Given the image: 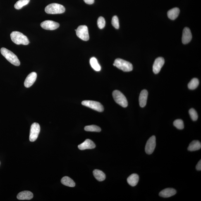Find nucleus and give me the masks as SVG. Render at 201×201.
Here are the masks:
<instances>
[{
  "instance_id": "obj_1",
  "label": "nucleus",
  "mask_w": 201,
  "mask_h": 201,
  "mask_svg": "<svg viewBox=\"0 0 201 201\" xmlns=\"http://www.w3.org/2000/svg\"><path fill=\"white\" fill-rule=\"evenodd\" d=\"M1 54L6 58L8 61L15 66H19L20 62L18 57L11 51L6 48L2 47L1 49Z\"/></svg>"
},
{
  "instance_id": "obj_2",
  "label": "nucleus",
  "mask_w": 201,
  "mask_h": 201,
  "mask_svg": "<svg viewBox=\"0 0 201 201\" xmlns=\"http://www.w3.org/2000/svg\"><path fill=\"white\" fill-rule=\"evenodd\" d=\"M11 40L14 43L17 44H23L27 45L29 44V41L26 36L24 35L21 32H13L10 35Z\"/></svg>"
},
{
  "instance_id": "obj_3",
  "label": "nucleus",
  "mask_w": 201,
  "mask_h": 201,
  "mask_svg": "<svg viewBox=\"0 0 201 201\" xmlns=\"http://www.w3.org/2000/svg\"><path fill=\"white\" fill-rule=\"evenodd\" d=\"M45 11L48 14H61L64 13L65 8L62 5L53 3L48 5L45 9Z\"/></svg>"
},
{
  "instance_id": "obj_4",
  "label": "nucleus",
  "mask_w": 201,
  "mask_h": 201,
  "mask_svg": "<svg viewBox=\"0 0 201 201\" xmlns=\"http://www.w3.org/2000/svg\"><path fill=\"white\" fill-rule=\"evenodd\" d=\"M113 65L124 72H130L133 69V65L132 63L120 58L115 60Z\"/></svg>"
},
{
  "instance_id": "obj_5",
  "label": "nucleus",
  "mask_w": 201,
  "mask_h": 201,
  "mask_svg": "<svg viewBox=\"0 0 201 201\" xmlns=\"http://www.w3.org/2000/svg\"><path fill=\"white\" fill-rule=\"evenodd\" d=\"M113 99L117 103L123 107L126 108L128 106V101L122 93L118 90H115L113 92Z\"/></svg>"
},
{
  "instance_id": "obj_6",
  "label": "nucleus",
  "mask_w": 201,
  "mask_h": 201,
  "mask_svg": "<svg viewBox=\"0 0 201 201\" xmlns=\"http://www.w3.org/2000/svg\"><path fill=\"white\" fill-rule=\"evenodd\" d=\"M82 104L99 112H102L104 110L103 106L100 102L97 101L85 100L82 101Z\"/></svg>"
},
{
  "instance_id": "obj_7",
  "label": "nucleus",
  "mask_w": 201,
  "mask_h": 201,
  "mask_svg": "<svg viewBox=\"0 0 201 201\" xmlns=\"http://www.w3.org/2000/svg\"><path fill=\"white\" fill-rule=\"evenodd\" d=\"M77 36L82 40L88 41L89 39L88 28L86 25H80L76 30Z\"/></svg>"
},
{
  "instance_id": "obj_8",
  "label": "nucleus",
  "mask_w": 201,
  "mask_h": 201,
  "mask_svg": "<svg viewBox=\"0 0 201 201\" xmlns=\"http://www.w3.org/2000/svg\"><path fill=\"white\" fill-rule=\"evenodd\" d=\"M40 131V127L39 123H34L31 126L30 140L31 142L35 141L38 137Z\"/></svg>"
},
{
  "instance_id": "obj_9",
  "label": "nucleus",
  "mask_w": 201,
  "mask_h": 201,
  "mask_svg": "<svg viewBox=\"0 0 201 201\" xmlns=\"http://www.w3.org/2000/svg\"><path fill=\"white\" fill-rule=\"evenodd\" d=\"M156 137L154 136H151L146 143L145 151L146 153L151 154L153 153L156 147Z\"/></svg>"
},
{
  "instance_id": "obj_10",
  "label": "nucleus",
  "mask_w": 201,
  "mask_h": 201,
  "mask_svg": "<svg viewBox=\"0 0 201 201\" xmlns=\"http://www.w3.org/2000/svg\"><path fill=\"white\" fill-rule=\"evenodd\" d=\"M59 24L53 20H46L41 24V26L43 28L46 30H53L59 28Z\"/></svg>"
},
{
  "instance_id": "obj_11",
  "label": "nucleus",
  "mask_w": 201,
  "mask_h": 201,
  "mask_svg": "<svg viewBox=\"0 0 201 201\" xmlns=\"http://www.w3.org/2000/svg\"><path fill=\"white\" fill-rule=\"evenodd\" d=\"M165 63V60L162 57H159L156 59L154 61L153 70L154 73L158 74L159 73Z\"/></svg>"
},
{
  "instance_id": "obj_12",
  "label": "nucleus",
  "mask_w": 201,
  "mask_h": 201,
  "mask_svg": "<svg viewBox=\"0 0 201 201\" xmlns=\"http://www.w3.org/2000/svg\"><path fill=\"white\" fill-rule=\"evenodd\" d=\"M192 38V35L190 29L188 27L184 29L182 41L184 44H187L190 42Z\"/></svg>"
},
{
  "instance_id": "obj_13",
  "label": "nucleus",
  "mask_w": 201,
  "mask_h": 201,
  "mask_svg": "<svg viewBox=\"0 0 201 201\" xmlns=\"http://www.w3.org/2000/svg\"><path fill=\"white\" fill-rule=\"evenodd\" d=\"M37 77L36 73L32 72L28 75L26 78L24 82V86L26 87H29L33 85Z\"/></svg>"
},
{
  "instance_id": "obj_14",
  "label": "nucleus",
  "mask_w": 201,
  "mask_h": 201,
  "mask_svg": "<svg viewBox=\"0 0 201 201\" xmlns=\"http://www.w3.org/2000/svg\"><path fill=\"white\" fill-rule=\"evenodd\" d=\"M96 146L94 142L91 140L87 139L85 141L80 144L78 147L80 150H84L87 149H93L95 148Z\"/></svg>"
},
{
  "instance_id": "obj_15",
  "label": "nucleus",
  "mask_w": 201,
  "mask_h": 201,
  "mask_svg": "<svg viewBox=\"0 0 201 201\" xmlns=\"http://www.w3.org/2000/svg\"><path fill=\"white\" fill-rule=\"evenodd\" d=\"M177 193L176 190L173 188H166L160 192L159 195L164 198H168L174 195Z\"/></svg>"
},
{
  "instance_id": "obj_16",
  "label": "nucleus",
  "mask_w": 201,
  "mask_h": 201,
  "mask_svg": "<svg viewBox=\"0 0 201 201\" xmlns=\"http://www.w3.org/2000/svg\"><path fill=\"white\" fill-rule=\"evenodd\" d=\"M148 94V92L146 89H143L141 92L139 97V102L140 107H144L147 104Z\"/></svg>"
},
{
  "instance_id": "obj_17",
  "label": "nucleus",
  "mask_w": 201,
  "mask_h": 201,
  "mask_svg": "<svg viewBox=\"0 0 201 201\" xmlns=\"http://www.w3.org/2000/svg\"><path fill=\"white\" fill-rule=\"evenodd\" d=\"M33 197V194L28 191L20 192L17 196V199L20 200H30Z\"/></svg>"
},
{
  "instance_id": "obj_18",
  "label": "nucleus",
  "mask_w": 201,
  "mask_h": 201,
  "mask_svg": "<svg viewBox=\"0 0 201 201\" xmlns=\"http://www.w3.org/2000/svg\"><path fill=\"white\" fill-rule=\"evenodd\" d=\"M140 177L136 173H133L127 179V181L129 184L132 187H135L138 183Z\"/></svg>"
},
{
  "instance_id": "obj_19",
  "label": "nucleus",
  "mask_w": 201,
  "mask_h": 201,
  "mask_svg": "<svg viewBox=\"0 0 201 201\" xmlns=\"http://www.w3.org/2000/svg\"><path fill=\"white\" fill-rule=\"evenodd\" d=\"M180 13L179 9L174 8L168 11L167 15L168 18L171 20H175L177 18Z\"/></svg>"
},
{
  "instance_id": "obj_20",
  "label": "nucleus",
  "mask_w": 201,
  "mask_h": 201,
  "mask_svg": "<svg viewBox=\"0 0 201 201\" xmlns=\"http://www.w3.org/2000/svg\"><path fill=\"white\" fill-rule=\"evenodd\" d=\"M201 148V143L200 141L195 140L191 142L188 147V150L190 151H195L199 150Z\"/></svg>"
},
{
  "instance_id": "obj_21",
  "label": "nucleus",
  "mask_w": 201,
  "mask_h": 201,
  "mask_svg": "<svg viewBox=\"0 0 201 201\" xmlns=\"http://www.w3.org/2000/svg\"><path fill=\"white\" fill-rule=\"evenodd\" d=\"M93 173L94 177L98 181H102L105 180L106 175L102 171L99 169H95L93 172Z\"/></svg>"
},
{
  "instance_id": "obj_22",
  "label": "nucleus",
  "mask_w": 201,
  "mask_h": 201,
  "mask_svg": "<svg viewBox=\"0 0 201 201\" xmlns=\"http://www.w3.org/2000/svg\"><path fill=\"white\" fill-rule=\"evenodd\" d=\"M61 183L66 186L73 187L75 186V182L69 177L65 176L61 179Z\"/></svg>"
},
{
  "instance_id": "obj_23",
  "label": "nucleus",
  "mask_w": 201,
  "mask_h": 201,
  "mask_svg": "<svg viewBox=\"0 0 201 201\" xmlns=\"http://www.w3.org/2000/svg\"><path fill=\"white\" fill-rule=\"evenodd\" d=\"M90 63L91 66L95 71H100L101 67L96 58L94 57L91 58L90 60Z\"/></svg>"
},
{
  "instance_id": "obj_24",
  "label": "nucleus",
  "mask_w": 201,
  "mask_h": 201,
  "mask_svg": "<svg viewBox=\"0 0 201 201\" xmlns=\"http://www.w3.org/2000/svg\"><path fill=\"white\" fill-rule=\"evenodd\" d=\"M199 84V81L198 79L193 78L188 84V88L191 90H194L198 87Z\"/></svg>"
},
{
  "instance_id": "obj_25",
  "label": "nucleus",
  "mask_w": 201,
  "mask_h": 201,
  "mask_svg": "<svg viewBox=\"0 0 201 201\" xmlns=\"http://www.w3.org/2000/svg\"><path fill=\"white\" fill-rule=\"evenodd\" d=\"M30 1V0H19L15 3L14 7L17 9H20L28 4Z\"/></svg>"
},
{
  "instance_id": "obj_26",
  "label": "nucleus",
  "mask_w": 201,
  "mask_h": 201,
  "mask_svg": "<svg viewBox=\"0 0 201 201\" xmlns=\"http://www.w3.org/2000/svg\"><path fill=\"white\" fill-rule=\"evenodd\" d=\"M84 130L87 132H99L101 131V128L100 127L95 125L85 126L84 128Z\"/></svg>"
},
{
  "instance_id": "obj_27",
  "label": "nucleus",
  "mask_w": 201,
  "mask_h": 201,
  "mask_svg": "<svg viewBox=\"0 0 201 201\" xmlns=\"http://www.w3.org/2000/svg\"><path fill=\"white\" fill-rule=\"evenodd\" d=\"M173 125L178 129H183L184 128V124L183 120L181 119H177L175 120L173 123Z\"/></svg>"
},
{
  "instance_id": "obj_28",
  "label": "nucleus",
  "mask_w": 201,
  "mask_h": 201,
  "mask_svg": "<svg viewBox=\"0 0 201 201\" xmlns=\"http://www.w3.org/2000/svg\"><path fill=\"white\" fill-rule=\"evenodd\" d=\"M189 113L191 118L193 121H196L198 119V114H197L196 111L195 109H190L189 111Z\"/></svg>"
},
{
  "instance_id": "obj_29",
  "label": "nucleus",
  "mask_w": 201,
  "mask_h": 201,
  "mask_svg": "<svg viewBox=\"0 0 201 201\" xmlns=\"http://www.w3.org/2000/svg\"><path fill=\"white\" fill-rule=\"evenodd\" d=\"M97 25L99 28L102 29L104 28L106 25V21L103 17H99L97 20Z\"/></svg>"
},
{
  "instance_id": "obj_30",
  "label": "nucleus",
  "mask_w": 201,
  "mask_h": 201,
  "mask_svg": "<svg viewBox=\"0 0 201 201\" xmlns=\"http://www.w3.org/2000/svg\"><path fill=\"white\" fill-rule=\"evenodd\" d=\"M111 23L115 28L118 29L119 28V20L117 16H114L113 17Z\"/></svg>"
},
{
  "instance_id": "obj_31",
  "label": "nucleus",
  "mask_w": 201,
  "mask_h": 201,
  "mask_svg": "<svg viewBox=\"0 0 201 201\" xmlns=\"http://www.w3.org/2000/svg\"><path fill=\"white\" fill-rule=\"evenodd\" d=\"M196 169L198 171L201 170V160L199 161L196 166Z\"/></svg>"
},
{
  "instance_id": "obj_32",
  "label": "nucleus",
  "mask_w": 201,
  "mask_h": 201,
  "mask_svg": "<svg viewBox=\"0 0 201 201\" xmlns=\"http://www.w3.org/2000/svg\"><path fill=\"white\" fill-rule=\"evenodd\" d=\"M85 3L89 5L92 4L94 2V0H84Z\"/></svg>"
}]
</instances>
